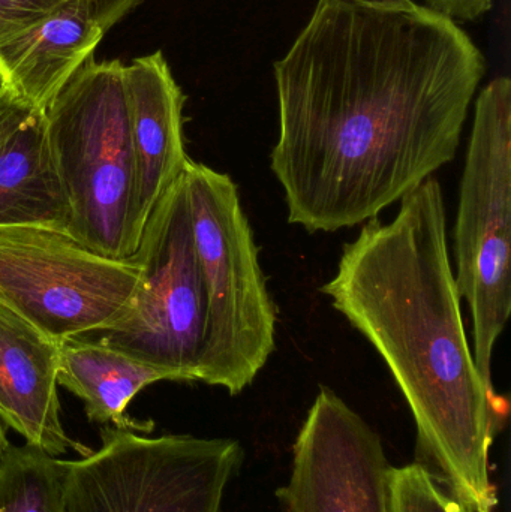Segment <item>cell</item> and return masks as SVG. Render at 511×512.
Wrapping results in <instances>:
<instances>
[{
	"instance_id": "1",
	"label": "cell",
	"mask_w": 511,
	"mask_h": 512,
	"mask_svg": "<svg viewBox=\"0 0 511 512\" xmlns=\"http://www.w3.org/2000/svg\"><path fill=\"white\" fill-rule=\"evenodd\" d=\"M273 74L270 167L288 222L335 233L377 218L456 158L486 57L428 6L318 0Z\"/></svg>"
},
{
	"instance_id": "2",
	"label": "cell",
	"mask_w": 511,
	"mask_h": 512,
	"mask_svg": "<svg viewBox=\"0 0 511 512\" xmlns=\"http://www.w3.org/2000/svg\"><path fill=\"white\" fill-rule=\"evenodd\" d=\"M386 361L417 430L416 463L473 512H495L491 448L509 403L486 385L468 345L435 177L371 219L321 288Z\"/></svg>"
},
{
	"instance_id": "3",
	"label": "cell",
	"mask_w": 511,
	"mask_h": 512,
	"mask_svg": "<svg viewBox=\"0 0 511 512\" xmlns=\"http://www.w3.org/2000/svg\"><path fill=\"white\" fill-rule=\"evenodd\" d=\"M183 174L206 292L197 381L237 396L275 351V304L231 177L191 158Z\"/></svg>"
},
{
	"instance_id": "4",
	"label": "cell",
	"mask_w": 511,
	"mask_h": 512,
	"mask_svg": "<svg viewBox=\"0 0 511 512\" xmlns=\"http://www.w3.org/2000/svg\"><path fill=\"white\" fill-rule=\"evenodd\" d=\"M123 65L89 57L44 110L48 143L71 210L69 236L126 259L131 242L134 156Z\"/></svg>"
},
{
	"instance_id": "5",
	"label": "cell",
	"mask_w": 511,
	"mask_h": 512,
	"mask_svg": "<svg viewBox=\"0 0 511 512\" xmlns=\"http://www.w3.org/2000/svg\"><path fill=\"white\" fill-rule=\"evenodd\" d=\"M511 81L476 99L455 225L456 286L473 318L474 361L492 384V355L511 312Z\"/></svg>"
},
{
	"instance_id": "6",
	"label": "cell",
	"mask_w": 511,
	"mask_h": 512,
	"mask_svg": "<svg viewBox=\"0 0 511 512\" xmlns=\"http://www.w3.org/2000/svg\"><path fill=\"white\" fill-rule=\"evenodd\" d=\"M243 459L236 439L104 426L98 450L69 460L65 512H221Z\"/></svg>"
},
{
	"instance_id": "7",
	"label": "cell",
	"mask_w": 511,
	"mask_h": 512,
	"mask_svg": "<svg viewBox=\"0 0 511 512\" xmlns=\"http://www.w3.org/2000/svg\"><path fill=\"white\" fill-rule=\"evenodd\" d=\"M132 258L140 265L137 288L125 312L93 339L144 363L174 370L185 382L197 381L206 292L185 174L156 204Z\"/></svg>"
},
{
	"instance_id": "8",
	"label": "cell",
	"mask_w": 511,
	"mask_h": 512,
	"mask_svg": "<svg viewBox=\"0 0 511 512\" xmlns=\"http://www.w3.org/2000/svg\"><path fill=\"white\" fill-rule=\"evenodd\" d=\"M140 280L134 258H110L44 228H0V303L62 343L116 321Z\"/></svg>"
},
{
	"instance_id": "9",
	"label": "cell",
	"mask_w": 511,
	"mask_h": 512,
	"mask_svg": "<svg viewBox=\"0 0 511 512\" xmlns=\"http://www.w3.org/2000/svg\"><path fill=\"white\" fill-rule=\"evenodd\" d=\"M392 474L380 435L321 387L276 496L287 512H393Z\"/></svg>"
},
{
	"instance_id": "10",
	"label": "cell",
	"mask_w": 511,
	"mask_h": 512,
	"mask_svg": "<svg viewBox=\"0 0 511 512\" xmlns=\"http://www.w3.org/2000/svg\"><path fill=\"white\" fill-rule=\"evenodd\" d=\"M123 83L134 156L131 242L137 251L147 219L189 161L183 138L186 98L162 51L125 66Z\"/></svg>"
},
{
	"instance_id": "11",
	"label": "cell",
	"mask_w": 511,
	"mask_h": 512,
	"mask_svg": "<svg viewBox=\"0 0 511 512\" xmlns=\"http://www.w3.org/2000/svg\"><path fill=\"white\" fill-rule=\"evenodd\" d=\"M60 343L0 303V418L26 444L60 457L90 448L72 441L57 393Z\"/></svg>"
},
{
	"instance_id": "12",
	"label": "cell",
	"mask_w": 511,
	"mask_h": 512,
	"mask_svg": "<svg viewBox=\"0 0 511 512\" xmlns=\"http://www.w3.org/2000/svg\"><path fill=\"white\" fill-rule=\"evenodd\" d=\"M105 33L93 20L90 0H72L35 26L0 41V89L32 110L44 111Z\"/></svg>"
},
{
	"instance_id": "13",
	"label": "cell",
	"mask_w": 511,
	"mask_h": 512,
	"mask_svg": "<svg viewBox=\"0 0 511 512\" xmlns=\"http://www.w3.org/2000/svg\"><path fill=\"white\" fill-rule=\"evenodd\" d=\"M183 381L174 370L117 351L93 337L60 343L57 384L84 403L92 423L149 433L152 421H135L126 414L129 403L155 382Z\"/></svg>"
},
{
	"instance_id": "14",
	"label": "cell",
	"mask_w": 511,
	"mask_h": 512,
	"mask_svg": "<svg viewBox=\"0 0 511 512\" xmlns=\"http://www.w3.org/2000/svg\"><path fill=\"white\" fill-rule=\"evenodd\" d=\"M71 210L48 143L44 111H32L0 146V228L69 233Z\"/></svg>"
},
{
	"instance_id": "15",
	"label": "cell",
	"mask_w": 511,
	"mask_h": 512,
	"mask_svg": "<svg viewBox=\"0 0 511 512\" xmlns=\"http://www.w3.org/2000/svg\"><path fill=\"white\" fill-rule=\"evenodd\" d=\"M69 460L30 444L11 445L0 459V512H65Z\"/></svg>"
},
{
	"instance_id": "16",
	"label": "cell",
	"mask_w": 511,
	"mask_h": 512,
	"mask_svg": "<svg viewBox=\"0 0 511 512\" xmlns=\"http://www.w3.org/2000/svg\"><path fill=\"white\" fill-rule=\"evenodd\" d=\"M392 492L393 512H473L416 462L393 466Z\"/></svg>"
},
{
	"instance_id": "17",
	"label": "cell",
	"mask_w": 511,
	"mask_h": 512,
	"mask_svg": "<svg viewBox=\"0 0 511 512\" xmlns=\"http://www.w3.org/2000/svg\"><path fill=\"white\" fill-rule=\"evenodd\" d=\"M72 0H0V41L35 26Z\"/></svg>"
},
{
	"instance_id": "18",
	"label": "cell",
	"mask_w": 511,
	"mask_h": 512,
	"mask_svg": "<svg viewBox=\"0 0 511 512\" xmlns=\"http://www.w3.org/2000/svg\"><path fill=\"white\" fill-rule=\"evenodd\" d=\"M426 6L453 21H474L491 11L492 0H425Z\"/></svg>"
},
{
	"instance_id": "19",
	"label": "cell",
	"mask_w": 511,
	"mask_h": 512,
	"mask_svg": "<svg viewBox=\"0 0 511 512\" xmlns=\"http://www.w3.org/2000/svg\"><path fill=\"white\" fill-rule=\"evenodd\" d=\"M32 108L15 98L8 90L0 89V146L14 134L21 123L32 113Z\"/></svg>"
},
{
	"instance_id": "20",
	"label": "cell",
	"mask_w": 511,
	"mask_h": 512,
	"mask_svg": "<svg viewBox=\"0 0 511 512\" xmlns=\"http://www.w3.org/2000/svg\"><path fill=\"white\" fill-rule=\"evenodd\" d=\"M143 0H90L93 20L108 32L128 12L134 11Z\"/></svg>"
},
{
	"instance_id": "21",
	"label": "cell",
	"mask_w": 511,
	"mask_h": 512,
	"mask_svg": "<svg viewBox=\"0 0 511 512\" xmlns=\"http://www.w3.org/2000/svg\"><path fill=\"white\" fill-rule=\"evenodd\" d=\"M357 2L378 6V8H404L414 3L413 0H357Z\"/></svg>"
},
{
	"instance_id": "22",
	"label": "cell",
	"mask_w": 511,
	"mask_h": 512,
	"mask_svg": "<svg viewBox=\"0 0 511 512\" xmlns=\"http://www.w3.org/2000/svg\"><path fill=\"white\" fill-rule=\"evenodd\" d=\"M5 427L2 418H0V459H2L3 451H5V448L9 445L8 438H6Z\"/></svg>"
}]
</instances>
